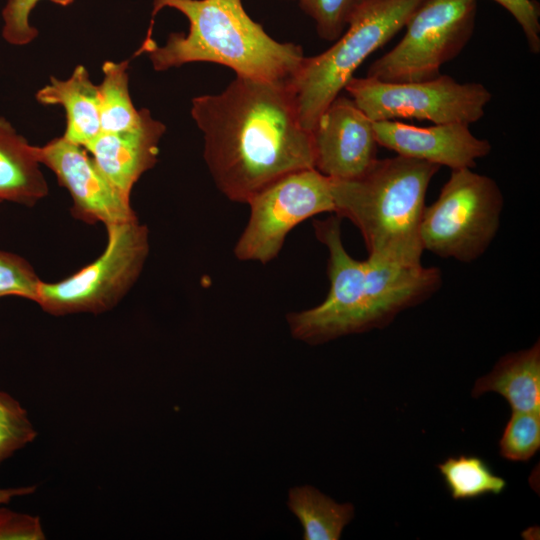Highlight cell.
Returning a JSON list of instances; mask_svg holds the SVG:
<instances>
[{
	"instance_id": "ac0fdd59",
	"label": "cell",
	"mask_w": 540,
	"mask_h": 540,
	"mask_svg": "<svg viewBox=\"0 0 540 540\" xmlns=\"http://www.w3.org/2000/svg\"><path fill=\"white\" fill-rule=\"evenodd\" d=\"M503 396L513 411L540 412V343L501 357L487 375L476 380L471 395Z\"/></svg>"
},
{
	"instance_id": "603a6c76",
	"label": "cell",
	"mask_w": 540,
	"mask_h": 540,
	"mask_svg": "<svg viewBox=\"0 0 540 540\" xmlns=\"http://www.w3.org/2000/svg\"><path fill=\"white\" fill-rule=\"evenodd\" d=\"M36 437L27 410L12 395L0 390V464Z\"/></svg>"
},
{
	"instance_id": "7a4b0ae2",
	"label": "cell",
	"mask_w": 540,
	"mask_h": 540,
	"mask_svg": "<svg viewBox=\"0 0 540 540\" xmlns=\"http://www.w3.org/2000/svg\"><path fill=\"white\" fill-rule=\"evenodd\" d=\"M146 37L136 55L147 53L156 71L212 62L239 76L288 82L305 57L301 46L267 34L241 0H153Z\"/></svg>"
},
{
	"instance_id": "5bb4252c",
	"label": "cell",
	"mask_w": 540,
	"mask_h": 540,
	"mask_svg": "<svg viewBox=\"0 0 540 540\" xmlns=\"http://www.w3.org/2000/svg\"><path fill=\"white\" fill-rule=\"evenodd\" d=\"M364 265L367 331L387 326L397 314L425 301L442 284L437 267L400 265L371 257Z\"/></svg>"
},
{
	"instance_id": "83f0119b",
	"label": "cell",
	"mask_w": 540,
	"mask_h": 540,
	"mask_svg": "<svg viewBox=\"0 0 540 540\" xmlns=\"http://www.w3.org/2000/svg\"><path fill=\"white\" fill-rule=\"evenodd\" d=\"M46 539L40 518L8 508H0V540Z\"/></svg>"
},
{
	"instance_id": "8fae6325",
	"label": "cell",
	"mask_w": 540,
	"mask_h": 540,
	"mask_svg": "<svg viewBox=\"0 0 540 540\" xmlns=\"http://www.w3.org/2000/svg\"><path fill=\"white\" fill-rule=\"evenodd\" d=\"M35 150L40 164L53 171L69 192L75 218L107 227L137 217L130 200L106 178L84 147L62 136Z\"/></svg>"
},
{
	"instance_id": "ffe728a7",
	"label": "cell",
	"mask_w": 540,
	"mask_h": 540,
	"mask_svg": "<svg viewBox=\"0 0 540 540\" xmlns=\"http://www.w3.org/2000/svg\"><path fill=\"white\" fill-rule=\"evenodd\" d=\"M128 61H105L99 87L101 132H121L135 127L141 119L128 88Z\"/></svg>"
},
{
	"instance_id": "277c9868",
	"label": "cell",
	"mask_w": 540,
	"mask_h": 540,
	"mask_svg": "<svg viewBox=\"0 0 540 540\" xmlns=\"http://www.w3.org/2000/svg\"><path fill=\"white\" fill-rule=\"evenodd\" d=\"M422 0H359L347 27L326 51L304 57L288 81L301 125L310 131L355 71L405 25Z\"/></svg>"
},
{
	"instance_id": "52a82bcc",
	"label": "cell",
	"mask_w": 540,
	"mask_h": 540,
	"mask_svg": "<svg viewBox=\"0 0 540 540\" xmlns=\"http://www.w3.org/2000/svg\"><path fill=\"white\" fill-rule=\"evenodd\" d=\"M476 8V0H422L402 39L370 65L366 76L386 82L437 77L472 37Z\"/></svg>"
},
{
	"instance_id": "ba28073f",
	"label": "cell",
	"mask_w": 540,
	"mask_h": 540,
	"mask_svg": "<svg viewBox=\"0 0 540 540\" xmlns=\"http://www.w3.org/2000/svg\"><path fill=\"white\" fill-rule=\"evenodd\" d=\"M344 90L372 121L409 118L470 125L483 117L491 100L481 83H460L449 75L414 82L352 77Z\"/></svg>"
},
{
	"instance_id": "3957f363",
	"label": "cell",
	"mask_w": 540,
	"mask_h": 540,
	"mask_svg": "<svg viewBox=\"0 0 540 540\" xmlns=\"http://www.w3.org/2000/svg\"><path fill=\"white\" fill-rule=\"evenodd\" d=\"M439 169L401 155L377 158L356 178L332 180L334 213L359 229L368 257L400 265L421 264L425 197Z\"/></svg>"
},
{
	"instance_id": "7402d4cb",
	"label": "cell",
	"mask_w": 540,
	"mask_h": 540,
	"mask_svg": "<svg viewBox=\"0 0 540 540\" xmlns=\"http://www.w3.org/2000/svg\"><path fill=\"white\" fill-rule=\"evenodd\" d=\"M540 449V412L513 411L499 441L500 455L526 462Z\"/></svg>"
},
{
	"instance_id": "4fadbf2b",
	"label": "cell",
	"mask_w": 540,
	"mask_h": 540,
	"mask_svg": "<svg viewBox=\"0 0 540 540\" xmlns=\"http://www.w3.org/2000/svg\"><path fill=\"white\" fill-rule=\"evenodd\" d=\"M379 146L404 157L418 159L451 170L470 168L487 156L491 144L474 136L465 123L418 127L396 120L373 121Z\"/></svg>"
},
{
	"instance_id": "484cf974",
	"label": "cell",
	"mask_w": 540,
	"mask_h": 540,
	"mask_svg": "<svg viewBox=\"0 0 540 540\" xmlns=\"http://www.w3.org/2000/svg\"><path fill=\"white\" fill-rule=\"evenodd\" d=\"M40 0H8L2 11V36L11 45L29 44L38 35L37 29L29 23V15ZM61 6H68L74 0H50Z\"/></svg>"
},
{
	"instance_id": "7c38bea8",
	"label": "cell",
	"mask_w": 540,
	"mask_h": 540,
	"mask_svg": "<svg viewBox=\"0 0 540 540\" xmlns=\"http://www.w3.org/2000/svg\"><path fill=\"white\" fill-rule=\"evenodd\" d=\"M314 168L332 180L356 178L377 159L373 121L350 98L338 95L311 130Z\"/></svg>"
},
{
	"instance_id": "6da1fadb",
	"label": "cell",
	"mask_w": 540,
	"mask_h": 540,
	"mask_svg": "<svg viewBox=\"0 0 540 540\" xmlns=\"http://www.w3.org/2000/svg\"><path fill=\"white\" fill-rule=\"evenodd\" d=\"M191 115L214 183L232 201L247 203L278 178L314 168L289 82L236 75L222 92L194 98Z\"/></svg>"
},
{
	"instance_id": "5b68a950",
	"label": "cell",
	"mask_w": 540,
	"mask_h": 540,
	"mask_svg": "<svg viewBox=\"0 0 540 540\" xmlns=\"http://www.w3.org/2000/svg\"><path fill=\"white\" fill-rule=\"evenodd\" d=\"M106 228L102 254L73 275L40 282L35 303L53 316L110 311L138 280L150 250L149 230L138 218Z\"/></svg>"
},
{
	"instance_id": "2e32d148",
	"label": "cell",
	"mask_w": 540,
	"mask_h": 540,
	"mask_svg": "<svg viewBox=\"0 0 540 540\" xmlns=\"http://www.w3.org/2000/svg\"><path fill=\"white\" fill-rule=\"evenodd\" d=\"M36 99L44 105L64 107L63 137L68 141L86 148L101 133L99 87L84 66H76L66 80L51 76L49 84L36 93Z\"/></svg>"
},
{
	"instance_id": "9c48e42d",
	"label": "cell",
	"mask_w": 540,
	"mask_h": 540,
	"mask_svg": "<svg viewBox=\"0 0 540 540\" xmlns=\"http://www.w3.org/2000/svg\"><path fill=\"white\" fill-rule=\"evenodd\" d=\"M250 217L235 247L242 261L268 263L280 253L289 232L320 213H334L332 179L315 168L288 173L248 202Z\"/></svg>"
},
{
	"instance_id": "e0dca14e",
	"label": "cell",
	"mask_w": 540,
	"mask_h": 540,
	"mask_svg": "<svg viewBox=\"0 0 540 540\" xmlns=\"http://www.w3.org/2000/svg\"><path fill=\"white\" fill-rule=\"evenodd\" d=\"M35 147L0 116V202L31 207L47 196Z\"/></svg>"
},
{
	"instance_id": "d4e9b609",
	"label": "cell",
	"mask_w": 540,
	"mask_h": 540,
	"mask_svg": "<svg viewBox=\"0 0 540 540\" xmlns=\"http://www.w3.org/2000/svg\"><path fill=\"white\" fill-rule=\"evenodd\" d=\"M358 1L298 0L302 10L314 20L319 37L328 41H335L344 32Z\"/></svg>"
},
{
	"instance_id": "30bf717a",
	"label": "cell",
	"mask_w": 540,
	"mask_h": 540,
	"mask_svg": "<svg viewBox=\"0 0 540 540\" xmlns=\"http://www.w3.org/2000/svg\"><path fill=\"white\" fill-rule=\"evenodd\" d=\"M338 215L314 223L317 239L328 250L330 289L319 305L288 314L294 338L311 345L367 331L364 261L346 251Z\"/></svg>"
},
{
	"instance_id": "4316f807",
	"label": "cell",
	"mask_w": 540,
	"mask_h": 540,
	"mask_svg": "<svg viewBox=\"0 0 540 540\" xmlns=\"http://www.w3.org/2000/svg\"><path fill=\"white\" fill-rule=\"evenodd\" d=\"M505 8L521 27L532 53L540 52V9L535 0H493Z\"/></svg>"
},
{
	"instance_id": "8992f818",
	"label": "cell",
	"mask_w": 540,
	"mask_h": 540,
	"mask_svg": "<svg viewBox=\"0 0 540 540\" xmlns=\"http://www.w3.org/2000/svg\"><path fill=\"white\" fill-rule=\"evenodd\" d=\"M503 206L492 178L470 168L452 170L436 201L424 208L423 250L463 263L475 261L495 238Z\"/></svg>"
},
{
	"instance_id": "44dd1931",
	"label": "cell",
	"mask_w": 540,
	"mask_h": 540,
	"mask_svg": "<svg viewBox=\"0 0 540 540\" xmlns=\"http://www.w3.org/2000/svg\"><path fill=\"white\" fill-rule=\"evenodd\" d=\"M437 467L454 500L497 495L507 486L506 480L496 475L488 463L476 455L451 456Z\"/></svg>"
},
{
	"instance_id": "f1b7e54d",
	"label": "cell",
	"mask_w": 540,
	"mask_h": 540,
	"mask_svg": "<svg viewBox=\"0 0 540 540\" xmlns=\"http://www.w3.org/2000/svg\"><path fill=\"white\" fill-rule=\"evenodd\" d=\"M36 489L37 487L35 485L0 488V504H6L16 497L31 495Z\"/></svg>"
},
{
	"instance_id": "cb8c5ba5",
	"label": "cell",
	"mask_w": 540,
	"mask_h": 540,
	"mask_svg": "<svg viewBox=\"0 0 540 540\" xmlns=\"http://www.w3.org/2000/svg\"><path fill=\"white\" fill-rule=\"evenodd\" d=\"M40 278L22 256L0 250V298L15 296L35 301Z\"/></svg>"
},
{
	"instance_id": "9a60e30c",
	"label": "cell",
	"mask_w": 540,
	"mask_h": 540,
	"mask_svg": "<svg viewBox=\"0 0 540 540\" xmlns=\"http://www.w3.org/2000/svg\"><path fill=\"white\" fill-rule=\"evenodd\" d=\"M165 125L141 109L139 123L121 132H101L85 149L113 186L128 200L134 184L156 163Z\"/></svg>"
},
{
	"instance_id": "d6986e66",
	"label": "cell",
	"mask_w": 540,
	"mask_h": 540,
	"mask_svg": "<svg viewBox=\"0 0 540 540\" xmlns=\"http://www.w3.org/2000/svg\"><path fill=\"white\" fill-rule=\"evenodd\" d=\"M287 504L301 522L305 540H338L354 517L351 503H337L312 486L292 488Z\"/></svg>"
}]
</instances>
